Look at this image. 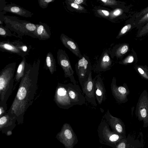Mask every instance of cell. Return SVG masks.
Here are the masks:
<instances>
[{
	"label": "cell",
	"mask_w": 148,
	"mask_h": 148,
	"mask_svg": "<svg viewBox=\"0 0 148 148\" xmlns=\"http://www.w3.org/2000/svg\"><path fill=\"white\" fill-rule=\"evenodd\" d=\"M148 12V6L140 12L137 13L135 16L136 20H137Z\"/></svg>",
	"instance_id": "32"
},
{
	"label": "cell",
	"mask_w": 148,
	"mask_h": 148,
	"mask_svg": "<svg viewBox=\"0 0 148 148\" xmlns=\"http://www.w3.org/2000/svg\"><path fill=\"white\" fill-rule=\"evenodd\" d=\"M3 10L5 12H10L25 17H31L33 14L31 12L14 4L5 5Z\"/></svg>",
	"instance_id": "15"
},
{
	"label": "cell",
	"mask_w": 148,
	"mask_h": 148,
	"mask_svg": "<svg viewBox=\"0 0 148 148\" xmlns=\"http://www.w3.org/2000/svg\"><path fill=\"white\" fill-rule=\"evenodd\" d=\"M92 69L91 63L87 56H83L76 63L75 69L81 86L87 79Z\"/></svg>",
	"instance_id": "7"
},
{
	"label": "cell",
	"mask_w": 148,
	"mask_h": 148,
	"mask_svg": "<svg viewBox=\"0 0 148 148\" xmlns=\"http://www.w3.org/2000/svg\"><path fill=\"white\" fill-rule=\"evenodd\" d=\"M132 27V25L131 24H128L124 26L121 30L117 37V38H119L123 35L129 31Z\"/></svg>",
	"instance_id": "28"
},
{
	"label": "cell",
	"mask_w": 148,
	"mask_h": 148,
	"mask_svg": "<svg viewBox=\"0 0 148 148\" xmlns=\"http://www.w3.org/2000/svg\"><path fill=\"white\" fill-rule=\"evenodd\" d=\"M17 47L23 53H26L27 51L28 48L27 46L23 44H21L18 42H14Z\"/></svg>",
	"instance_id": "35"
},
{
	"label": "cell",
	"mask_w": 148,
	"mask_h": 148,
	"mask_svg": "<svg viewBox=\"0 0 148 148\" xmlns=\"http://www.w3.org/2000/svg\"><path fill=\"white\" fill-rule=\"evenodd\" d=\"M67 84L68 94L73 106L85 104L86 99L78 85L72 83Z\"/></svg>",
	"instance_id": "11"
},
{
	"label": "cell",
	"mask_w": 148,
	"mask_h": 148,
	"mask_svg": "<svg viewBox=\"0 0 148 148\" xmlns=\"http://www.w3.org/2000/svg\"><path fill=\"white\" fill-rule=\"evenodd\" d=\"M134 68L142 78L148 80V66L146 65H135Z\"/></svg>",
	"instance_id": "22"
},
{
	"label": "cell",
	"mask_w": 148,
	"mask_h": 148,
	"mask_svg": "<svg viewBox=\"0 0 148 148\" xmlns=\"http://www.w3.org/2000/svg\"><path fill=\"white\" fill-rule=\"evenodd\" d=\"M54 100L60 108L68 109L73 106L67 92V84L58 83L56 88Z\"/></svg>",
	"instance_id": "5"
},
{
	"label": "cell",
	"mask_w": 148,
	"mask_h": 148,
	"mask_svg": "<svg viewBox=\"0 0 148 148\" xmlns=\"http://www.w3.org/2000/svg\"><path fill=\"white\" fill-rule=\"evenodd\" d=\"M97 13L102 17L107 18L110 16V13L108 10L103 9H98L97 11Z\"/></svg>",
	"instance_id": "31"
},
{
	"label": "cell",
	"mask_w": 148,
	"mask_h": 148,
	"mask_svg": "<svg viewBox=\"0 0 148 148\" xmlns=\"http://www.w3.org/2000/svg\"><path fill=\"white\" fill-rule=\"evenodd\" d=\"M36 30L33 33L40 40H45L49 38L51 33L48 26L45 23H40L36 25Z\"/></svg>",
	"instance_id": "17"
},
{
	"label": "cell",
	"mask_w": 148,
	"mask_h": 148,
	"mask_svg": "<svg viewBox=\"0 0 148 148\" xmlns=\"http://www.w3.org/2000/svg\"><path fill=\"white\" fill-rule=\"evenodd\" d=\"M86 100L95 106H97L96 100L94 83L92 77V72L90 73L86 80L81 86Z\"/></svg>",
	"instance_id": "10"
},
{
	"label": "cell",
	"mask_w": 148,
	"mask_h": 148,
	"mask_svg": "<svg viewBox=\"0 0 148 148\" xmlns=\"http://www.w3.org/2000/svg\"><path fill=\"white\" fill-rule=\"evenodd\" d=\"M66 128L64 130V134L65 139L66 140L67 148H73L77 143V137L70 125H66Z\"/></svg>",
	"instance_id": "16"
},
{
	"label": "cell",
	"mask_w": 148,
	"mask_h": 148,
	"mask_svg": "<svg viewBox=\"0 0 148 148\" xmlns=\"http://www.w3.org/2000/svg\"><path fill=\"white\" fill-rule=\"evenodd\" d=\"M26 63L25 58L24 57L18 66L16 74L14 76V80L15 84H14V85L13 90L14 89L16 85L18 83L20 82L24 76Z\"/></svg>",
	"instance_id": "20"
},
{
	"label": "cell",
	"mask_w": 148,
	"mask_h": 148,
	"mask_svg": "<svg viewBox=\"0 0 148 148\" xmlns=\"http://www.w3.org/2000/svg\"><path fill=\"white\" fill-rule=\"evenodd\" d=\"M123 12V10L121 9L116 8L112 11L110 13V18L111 19L115 18L122 14Z\"/></svg>",
	"instance_id": "27"
},
{
	"label": "cell",
	"mask_w": 148,
	"mask_h": 148,
	"mask_svg": "<svg viewBox=\"0 0 148 148\" xmlns=\"http://www.w3.org/2000/svg\"><path fill=\"white\" fill-rule=\"evenodd\" d=\"M134 58L132 55H129L122 61L119 62L120 64L127 65L133 63L134 61Z\"/></svg>",
	"instance_id": "26"
},
{
	"label": "cell",
	"mask_w": 148,
	"mask_h": 148,
	"mask_svg": "<svg viewBox=\"0 0 148 148\" xmlns=\"http://www.w3.org/2000/svg\"><path fill=\"white\" fill-rule=\"evenodd\" d=\"M112 64V61L109 55L105 53L102 56L101 60L96 67L95 70L98 71H104L109 70Z\"/></svg>",
	"instance_id": "19"
},
{
	"label": "cell",
	"mask_w": 148,
	"mask_h": 148,
	"mask_svg": "<svg viewBox=\"0 0 148 148\" xmlns=\"http://www.w3.org/2000/svg\"><path fill=\"white\" fill-rule=\"evenodd\" d=\"M112 131L125 138L126 137L125 125L120 118L113 116L108 110L103 117Z\"/></svg>",
	"instance_id": "9"
},
{
	"label": "cell",
	"mask_w": 148,
	"mask_h": 148,
	"mask_svg": "<svg viewBox=\"0 0 148 148\" xmlns=\"http://www.w3.org/2000/svg\"><path fill=\"white\" fill-rule=\"evenodd\" d=\"M68 3L72 7L77 10L82 11L85 9L83 7L80 5L77 4L69 1H68Z\"/></svg>",
	"instance_id": "34"
},
{
	"label": "cell",
	"mask_w": 148,
	"mask_h": 148,
	"mask_svg": "<svg viewBox=\"0 0 148 148\" xmlns=\"http://www.w3.org/2000/svg\"><path fill=\"white\" fill-rule=\"evenodd\" d=\"M60 39L62 44L79 59L82 57L77 44L72 39L62 34Z\"/></svg>",
	"instance_id": "14"
},
{
	"label": "cell",
	"mask_w": 148,
	"mask_h": 148,
	"mask_svg": "<svg viewBox=\"0 0 148 148\" xmlns=\"http://www.w3.org/2000/svg\"><path fill=\"white\" fill-rule=\"evenodd\" d=\"M0 35L1 36L5 37L7 36H10L9 32H8L7 29L1 25L0 26Z\"/></svg>",
	"instance_id": "33"
},
{
	"label": "cell",
	"mask_w": 148,
	"mask_h": 148,
	"mask_svg": "<svg viewBox=\"0 0 148 148\" xmlns=\"http://www.w3.org/2000/svg\"><path fill=\"white\" fill-rule=\"evenodd\" d=\"M148 34V22L139 29L137 35L138 37H141Z\"/></svg>",
	"instance_id": "25"
},
{
	"label": "cell",
	"mask_w": 148,
	"mask_h": 148,
	"mask_svg": "<svg viewBox=\"0 0 148 148\" xmlns=\"http://www.w3.org/2000/svg\"><path fill=\"white\" fill-rule=\"evenodd\" d=\"M99 141L102 144L115 148L118 143L125 138L122 136L111 131L109 126L103 118L97 129Z\"/></svg>",
	"instance_id": "3"
},
{
	"label": "cell",
	"mask_w": 148,
	"mask_h": 148,
	"mask_svg": "<svg viewBox=\"0 0 148 148\" xmlns=\"http://www.w3.org/2000/svg\"><path fill=\"white\" fill-rule=\"evenodd\" d=\"M129 46L127 44L121 45L117 50L116 54L118 57H120L125 54L128 51Z\"/></svg>",
	"instance_id": "23"
},
{
	"label": "cell",
	"mask_w": 148,
	"mask_h": 148,
	"mask_svg": "<svg viewBox=\"0 0 148 148\" xmlns=\"http://www.w3.org/2000/svg\"><path fill=\"white\" fill-rule=\"evenodd\" d=\"M96 99L99 104H101L106 98V91L100 75L96 76L93 79Z\"/></svg>",
	"instance_id": "12"
},
{
	"label": "cell",
	"mask_w": 148,
	"mask_h": 148,
	"mask_svg": "<svg viewBox=\"0 0 148 148\" xmlns=\"http://www.w3.org/2000/svg\"><path fill=\"white\" fill-rule=\"evenodd\" d=\"M0 50L22 55L23 52L17 47L14 42L3 41L0 43Z\"/></svg>",
	"instance_id": "18"
},
{
	"label": "cell",
	"mask_w": 148,
	"mask_h": 148,
	"mask_svg": "<svg viewBox=\"0 0 148 148\" xmlns=\"http://www.w3.org/2000/svg\"><path fill=\"white\" fill-rule=\"evenodd\" d=\"M6 110L2 106H0V116H3V114H5Z\"/></svg>",
	"instance_id": "38"
},
{
	"label": "cell",
	"mask_w": 148,
	"mask_h": 148,
	"mask_svg": "<svg viewBox=\"0 0 148 148\" xmlns=\"http://www.w3.org/2000/svg\"><path fill=\"white\" fill-rule=\"evenodd\" d=\"M100 1L105 5H113L117 4V1L114 0H101Z\"/></svg>",
	"instance_id": "36"
},
{
	"label": "cell",
	"mask_w": 148,
	"mask_h": 148,
	"mask_svg": "<svg viewBox=\"0 0 148 148\" xmlns=\"http://www.w3.org/2000/svg\"><path fill=\"white\" fill-rule=\"evenodd\" d=\"M40 62L38 60L32 65L26 63L24 75L8 111L9 115L23 116L32 105L37 89Z\"/></svg>",
	"instance_id": "1"
},
{
	"label": "cell",
	"mask_w": 148,
	"mask_h": 148,
	"mask_svg": "<svg viewBox=\"0 0 148 148\" xmlns=\"http://www.w3.org/2000/svg\"><path fill=\"white\" fill-rule=\"evenodd\" d=\"M16 64L13 62L6 65L0 73V106L6 110L7 102L14 86V74Z\"/></svg>",
	"instance_id": "2"
},
{
	"label": "cell",
	"mask_w": 148,
	"mask_h": 148,
	"mask_svg": "<svg viewBox=\"0 0 148 148\" xmlns=\"http://www.w3.org/2000/svg\"><path fill=\"white\" fill-rule=\"evenodd\" d=\"M46 65L50 73L52 75L56 71V62L53 56L50 52H48L46 58Z\"/></svg>",
	"instance_id": "21"
},
{
	"label": "cell",
	"mask_w": 148,
	"mask_h": 148,
	"mask_svg": "<svg viewBox=\"0 0 148 148\" xmlns=\"http://www.w3.org/2000/svg\"><path fill=\"white\" fill-rule=\"evenodd\" d=\"M24 26L27 30L33 33L36 30L37 27L36 25L29 22L24 23Z\"/></svg>",
	"instance_id": "29"
},
{
	"label": "cell",
	"mask_w": 148,
	"mask_h": 148,
	"mask_svg": "<svg viewBox=\"0 0 148 148\" xmlns=\"http://www.w3.org/2000/svg\"><path fill=\"white\" fill-rule=\"evenodd\" d=\"M144 140L136 139L129 134L127 137L122 139L115 148H143Z\"/></svg>",
	"instance_id": "13"
},
{
	"label": "cell",
	"mask_w": 148,
	"mask_h": 148,
	"mask_svg": "<svg viewBox=\"0 0 148 148\" xmlns=\"http://www.w3.org/2000/svg\"><path fill=\"white\" fill-rule=\"evenodd\" d=\"M148 22V12L136 20L135 25L139 29Z\"/></svg>",
	"instance_id": "24"
},
{
	"label": "cell",
	"mask_w": 148,
	"mask_h": 148,
	"mask_svg": "<svg viewBox=\"0 0 148 148\" xmlns=\"http://www.w3.org/2000/svg\"><path fill=\"white\" fill-rule=\"evenodd\" d=\"M135 115L140 121H143L144 127H148V93L144 90L141 94L136 104Z\"/></svg>",
	"instance_id": "4"
},
{
	"label": "cell",
	"mask_w": 148,
	"mask_h": 148,
	"mask_svg": "<svg viewBox=\"0 0 148 148\" xmlns=\"http://www.w3.org/2000/svg\"><path fill=\"white\" fill-rule=\"evenodd\" d=\"M110 88L112 95L117 102L125 103L128 101L127 96L130 94V91L126 83H124L122 86H117L116 79L113 77Z\"/></svg>",
	"instance_id": "8"
},
{
	"label": "cell",
	"mask_w": 148,
	"mask_h": 148,
	"mask_svg": "<svg viewBox=\"0 0 148 148\" xmlns=\"http://www.w3.org/2000/svg\"><path fill=\"white\" fill-rule=\"evenodd\" d=\"M67 1L80 5L84 4L85 1L84 0H68Z\"/></svg>",
	"instance_id": "37"
},
{
	"label": "cell",
	"mask_w": 148,
	"mask_h": 148,
	"mask_svg": "<svg viewBox=\"0 0 148 148\" xmlns=\"http://www.w3.org/2000/svg\"><path fill=\"white\" fill-rule=\"evenodd\" d=\"M57 59L58 64L62 68L65 77H69L73 84H76L74 76V71L71 67L69 58L65 51L59 49L57 53Z\"/></svg>",
	"instance_id": "6"
},
{
	"label": "cell",
	"mask_w": 148,
	"mask_h": 148,
	"mask_svg": "<svg viewBox=\"0 0 148 148\" xmlns=\"http://www.w3.org/2000/svg\"><path fill=\"white\" fill-rule=\"evenodd\" d=\"M55 0H38L40 6L42 9L47 8L49 3L54 2Z\"/></svg>",
	"instance_id": "30"
}]
</instances>
